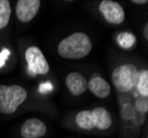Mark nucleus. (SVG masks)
<instances>
[{"mask_svg": "<svg viewBox=\"0 0 148 138\" xmlns=\"http://www.w3.org/2000/svg\"><path fill=\"white\" fill-rule=\"evenodd\" d=\"M92 41L84 32H74L62 39L58 45V52L63 59L80 60L87 57L92 51Z\"/></svg>", "mask_w": 148, "mask_h": 138, "instance_id": "1", "label": "nucleus"}, {"mask_svg": "<svg viewBox=\"0 0 148 138\" xmlns=\"http://www.w3.org/2000/svg\"><path fill=\"white\" fill-rule=\"evenodd\" d=\"M28 92L20 85H0V113L13 114L20 105L25 103Z\"/></svg>", "mask_w": 148, "mask_h": 138, "instance_id": "2", "label": "nucleus"}, {"mask_svg": "<svg viewBox=\"0 0 148 138\" xmlns=\"http://www.w3.org/2000/svg\"><path fill=\"white\" fill-rule=\"evenodd\" d=\"M138 75V69L134 64L126 63L118 65L112 73V82L114 86L122 93H127L135 87Z\"/></svg>", "mask_w": 148, "mask_h": 138, "instance_id": "3", "label": "nucleus"}, {"mask_svg": "<svg viewBox=\"0 0 148 138\" xmlns=\"http://www.w3.org/2000/svg\"><path fill=\"white\" fill-rule=\"evenodd\" d=\"M25 57L31 73L37 75H47L49 73L50 65L40 48L29 46L25 52Z\"/></svg>", "mask_w": 148, "mask_h": 138, "instance_id": "4", "label": "nucleus"}, {"mask_svg": "<svg viewBox=\"0 0 148 138\" xmlns=\"http://www.w3.org/2000/svg\"><path fill=\"white\" fill-rule=\"evenodd\" d=\"M99 9L104 19L112 25H121L125 20V10L118 2L103 0L99 2Z\"/></svg>", "mask_w": 148, "mask_h": 138, "instance_id": "5", "label": "nucleus"}, {"mask_svg": "<svg viewBox=\"0 0 148 138\" xmlns=\"http://www.w3.org/2000/svg\"><path fill=\"white\" fill-rule=\"evenodd\" d=\"M41 1L39 0H19L16 6V14L21 22H30L39 12Z\"/></svg>", "mask_w": 148, "mask_h": 138, "instance_id": "6", "label": "nucleus"}, {"mask_svg": "<svg viewBox=\"0 0 148 138\" xmlns=\"http://www.w3.org/2000/svg\"><path fill=\"white\" fill-rule=\"evenodd\" d=\"M22 138H41L47 134V125L38 118L27 119L20 128Z\"/></svg>", "mask_w": 148, "mask_h": 138, "instance_id": "7", "label": "nucleus"}, {"mask_svg": "<svg viewBox=\"0 0 148 138\" xmlns=\"http://www.w3.org/2000/svg\"><path fill=\"white\" fill-rule=\"evenodd\" d=\"M66 87L74 96L84 94L87 89V80L79 72H71L65 79Z\"/></svg>", "mask_w": 148, "mask_h": 138, "instance_id": "8", "label": "nucleus"}, {"mask_svg": "<svg viewBox=\"0 0 148 138\" xmlns=\"http://www.w3.org/2000/svg\"><path fill=\"white\" fill-rule=\"evenodd\" d=\"M87 88L99 98H106L112 92L110 83L97 74H94L87 82Z\"/></svg>", "mask_w": 148, "mask_h": 138, "instance_id": "9", "label": "nucleus"}, {"mask_svg": "<svg viewBox=\"0 0 148 138\" xmlns=\"http://www.w3.org/2000/svg\"><path fill=\"white\" fill-rule=\"evenodd\" d=\"M93 118V124L94 128H97L101 130H106L110 128L113 123L111 113L104 108V107H95L94 109L91 111Z\"/></svg>", "mask_w": 148, "mask_h": 138, "instance_id": "10", "label": "nucleus"}, {"mask_svg": "<svg viewBox=\"0 0 148 138\" xmlns=\"http://www.w3.org/2000/svg\"><path fill=\"white\" fill-rule=\"evenodd\" d=\"M75 122H76L77 126L82 129L91 130L94 128L91 111H81V112H79L75 116Z\"/></svg>", "mask_w": 148, "mask_h": 138, "instance_id": "11", "label": "nucleus"}, {"mask_svg": "<svg viewBox=\"0 0 148 138\" xmlns=\"http://www.w3.org/2000/svg\"><path fill=\"white\" fill-rule=\"evenodd\" d=\"M136 87L138 93L142 95L144 98H147L148 96V71L146 69L138 71L137 81H136Z\"/></svg>", "mask_w": 148, "mask_h": 138, "instance_id": "12", "label": "nucleus"}, {"mask_svg": "<svg viewBox=\"0 0 148 138\" xmlns=\"http://www.w3.org/2000/svg\"><path fill=\"white\" fill-rule=\"evenodd\" d=\"M11 17V6L8 0H0V30L6 28Z\"/></svg>", "mask_w": 148, "mask_h": 138, "instance_id": "13", "label": "nucleus"}, {"mask_svg": "<svg viewBox=\"0 0 148 138\" xmlns=\"http://www.w3.org/2000/svg\"><path fill=\"white\" fill-rule=\"evenodd\" d=\"M117 44L125 50L132 49L136 43V37L132 32H121L116 38Z\"/></svg>", "mask_w": 148, "mask_h": 138, "instance_id": "14", "label": "nucleus"}, {"mask_svg": "<svg viewBox=\"0 0 148 138\" xmlns=\"http://www.w3.org/2000/svg\"><path fill=\"white\" fill-rule=\"evenodd\" d=\"M136 111L140 114H146L148 112V102L147 98H143V100H138L135 103Z\"/></svg>", "mask_w": 148, "mask_h": 138, "instance_id": "15", "label": "nucleus"}, {"mask_svg": "<svg viewBox=\"0 0 148 138\" xmlns=\"http://www.w3.org/2000/svg\"><path fill=\"white\" fill-rule=\"evenodd\" d=\"M122 115H123L124 119H130L132 117H134V109L132 105L127 104L123 107V111H122Z\"/></svg>", "mask_w": 148, "mask_h": 138, "instance_id": "16", "label": "nucleus"}, {"mask_svg": "<svg viewBox=\"0 0 148 138\" xmlns=\"http://www.w3.org/2000/svg\"><path fill=\"white\" fill-rule=\"evenodd\" d=\"M147 2V0H134L133 1V3H136V5H146Z\"/></svg>", "mask_w": 148, "mask_h": 138, "instance_id": "17", "label": "nucleus"}, {"mask_svg": "<svg viewBox=\"0 0 148 138\" xmlns=\"http://www.w3.org/2000/svg\"><path fill=\"white\" fill-rule=\"evenodd\" d=\"M144 37H145L146 40L148 39V23H146L145 27H144Z\"/></svg>", "mask_w": 148, "mask_h": 138, "instance_id": "18", "label": "nucleus"}]
</instances>
